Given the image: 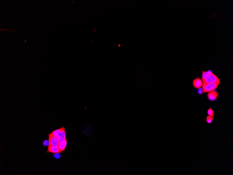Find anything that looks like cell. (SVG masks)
<instances>
[{"mask_svg":"<svg viewBox=\"0 0 233 175\" xmlns=\"http://www.w3.org/2000/svg\"><path fill=\"white\" fill-rule=\"evenodd\" d=\"M220 81L219 78L213 73L209 74L203 81V84L213 83L220 84Z\"/></svg>","mask_w":233,"mask_h":175,"instance_id":"cell-1","label":"cell"},{"mask_svg":"<svg viewBox=\"0 0 233 175\" xmlns=\"http://www.w3.org/2000/svg\"><path fill=\"white\" fill-rule=\"evenodd\" d=\"M217 83H210L207 84H203V93L210 92L211 91L215 90L219 85Z\"/></svg>","mask_w":233,"mask_h":175,"instance_id":"cell-2","label":"cell"},{"mask_svg":"<svg viewBox=\"0 0 233 175\" xmlns=\"http://www.w3.org/2000/svg\"><path fill=\"white\" fill-rule=\"evenodd\" d=\"M49 145H50L54 147L58 146L59 143L57 137L51 136L49 134Z\"/></svg>","mask_w":233,"mask_h":175,"instance_id":"cell-3","label":"cell"},{"mask_svg":"<svg viewBox=\"0 0 233 175\" xmlns=\"http://www.w3.org/2000/svg\"><path fill=\"white\" fill-rule=\"evenodd\" d=\"M66 132L65 127L64 126L61 128V129L58 134L57 138L59 143H60L66 138Z\"/></svg>","mask_w":233,"mask_h":175,"instance_id":"cell-4","label":"cell"},{"mask_svg":"<svg viewBox=\"0 0 233 175\" xmlns=\"http://www.w3.org/2000/svg\"><path fill=\"white\" fill-rule=\"evenodd\" d=\"M218 96L219 94L218 92L214 90L209 92L207 95L208 100L211 101H214L216 100L218 98Z\"/></svg>","mask_w":233,"mask_h":175,"instance_id":"cell-5","label":"cell"},{"mask_svg":"<svg viewBox=\"0 0 233 175\" xmlns=\"http://www.w3.org/2000/svg\"><path fill=\"white\" fill-rule=\"evenodd\" d=\"M203 82L200 78H197L193 80V85L196 88H199L203 86Z\"/></svg>","mask_w":233,"mask_h":175,"instance_id":"cell-6","label":"cell"},{"mask_svg":"<svg viewBox=\"0 0 233 175\" xmlns=\"http://www.w3.org/2000/svg\"><path fill=\"white\" fill-rule=\"evenodd\" d=\"M49 152L56 154V153H60V152L58 146L54 147L50 145H49L48 146V150L47 151V153Z\"/></svg>","mask_w":233,"mask_h":175,"instance_id":"cell-7","label":"cell"},{"mask_svg":"<svg viewBox=\"0 0 233 175\" xmlns=\"http://www.w3.org/2000/svg\"><path fill=\"white\" fill-rule=\"evenodd\" d=\"M67 140L66 139L64 140H63V141L61 142L60 143H59L58 147V148H59V151H60V152L64 151L65 150L66 147L67 146Z\"/></svg>","mask_w":233,"mask_h":175,"instance_id":"cell-8","label":"cell"},{"mask_svg":"<svg viewBox=\"0 0 233 175\" xmlns=\"http://www.w3.org/2000/svg\"><path fill=\"white\" fill-rule=\"evenodd\" d=\"M212 73L211 71H208L207 72L203 71L202 72V78L203 81L204 80L209 74Z\"/></svg>","mask_w":233,"mask_h":175,"instance_id":"cell-9","label":"cell"},{"mask_svg":"<svg viewBox=\"0 0 233 175\" xmlns=\"http://www.w3.org/2000/svg\"><path fill=\"white\" fill-rule=\"evenodd\" d=\"M61 129V128L57 129V130L53 131V132H52L51 133V134H50V135H51V136H54V137H56L57 138L58 134L59 133V132H60Z\"/></svg>","mask_w":233,"mask_h":175,"instance_id":"cell-10","label":"cell"},{"mask_svg":"<svg viewBox=\"0 0 233 175\" xmlns=\"http://www.w3.org/2000/svg\"><path fill=\"white\" fill-rule=\"evenodd\" d=\"M207 112H208V116H210V117H211L213 118H214V117L215 116L214 112L212 109L210 108L208 109Z\"/></svg>","mask_w":233,"mask_h":175,"instance_id":"cell-11","label":"cell"},{"mask_svg":"<svg viewBox=\"0 0 233 175\" xmlns=\"http://www.w3.org/2000/svg\"><path fill=\"white\" fill-rule=\"evenodd\" d=\"M213 119L214 118H213L211 117H210L209 116H207L206 118L207 122L208 123V124H211L213 120Z\"/></svg>","mask_w":233,"mask_h":175,"instance_id":"cell-12","label":"cell"},{"mask_svg":"<svg viewBox=\"0 0 233 175\" xmlns=\"http://www.w3.org/2000/svg\"><path fill=\"white\" fill-rule=\"evenodd\" d=\"M43 146H49V140H45L43 142Z\"/></svg>","mask_w":233,"mask_h":175,"instance_id":"cell-13","label":"cell"},{"mask_svg":"<svg viewBox=\"0 0 233 175\" xmlns=\"http://www.w3.org/2000/svg\"><path fill=\"white\" fill-rule=\"evenodd\" d=\"M59 153H56L54 154V157L56 159H59L60 158V155L59 154Z\"/></svg>","mask_w":233,"mask_h":175,"instance_id":"cell-14","label":"cell"},{"mask_svg":"<svg viewBox=\"0 0 233 175\" xmlns=\"http://www.w3.org/2000/svg\"><path fill=\"white\" fill-rule=\"evenodd\" d=\"M203 89H202L201 88H199V90H198L199 94H203Z\"/></svg>","mask_w":233,"mask_h":175,"instance_id":"cell-15","label":"cell"}]
</instances>
